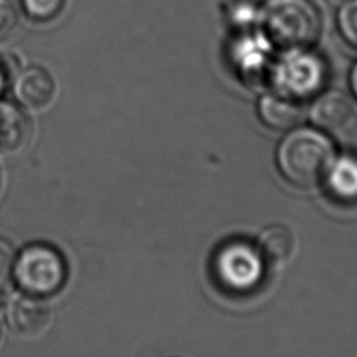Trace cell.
<instances>
[{
    "mask_svg": "<svg viewBox=\"0 0 357 357\" xmlns=\"http://www.w3.org/2000/svg\"><path fill=\"white\" fill-rule=\"evenodd\" d=\"M335 160L332 141L312 128H297L280 142L276 162L282 176L297 187H312L324 180Z\"/></svg>",
    "mask_w": 357,
    "mask_h": 357,
    "instance_id": "obj_1",
    "label": "cell"
},
{
    "mask_svg": "<svg viewBox=\"0 0 357 357\" xmlns=\"http://www.w3.org/2000/svg\"><path fill=\"white\" fill-rule=\"evenodd\" d=\"M261 22L268 36L282 47L312 45L321 33V14L311 0H266L261 6Z\"/></svg>",
    "mask_w": 357,
    "mask_h": 357,
    "instance_id": "obj_2",
    "label": "cell"
},
{
    "mask_svg": "<svg viewBox=\"0 0 357 357\" xmlns=\"http://www.w3.org/2000/svg\"><path fill=\"white\" fill-rule=\"evenodd\" d=\"M66 278V261L49 244H29L14 258L11 279L24 294L46 298L63 287Z\"/></svg>",
    "mask_w": 357,
    "mask_h": 357,
    "instance_id": "obj_3",
    "label": "cell"
},
{
    "mask_svg": "<svg viewBox=\"0 0 357 357\" xmlns=\"http://www.w3.org/2000/svg\"><path fill=\"white\" fill-rule=\"evenodd\" d=\"M264 258L258 248L234 241L226 244L216 255L215 272L220 283L233 291H247L262 276Z\"/></svg>",
    "mask_w": 357,
    "mask_h": 357,
    "instance_id": "obj_4",
    "label": "cell"
},
{
    "mask_svg": "<svg viewBox=\"0 0 357 357\" xmlns=\"http://www.w3.org/2000/svg\"><path fill=\"white\" fill-rule=\"evenodd\" d=\"M289 52L278 66L279 88L304 98L317 88L322 77L321 60L307 47L287 49Z\"/></svg>",
    "mask_w": 357,
    "mask_h": 357,
    "instance_id": "obj_5",
    "label": "cell"
},
{
    "mask_svg": "<svg viewBox=\"0 0 357 357\" xmlns=\"http://www.w3.org/2000/svg\"><path fill=\"white\" fill-rule=\"evenodd\" d=\"M8 329L18 337H36L50 325L52 310L40 297L20 294L11 297L6 310Z\"/></svg>",
    "mask_w": 357,
    "mask_h": 357,
    "instance_id": "obj_6",
    "label": "cell"
},
{
    "mask_svg": "<svg viewBox=\"0 0 357 357\" xmlns=\"http://www.w3.org/2000/svg\"><path fill=\"white\" fill-rule=\"evenodd\" d=\"M304 98L280 88L266 93L259 102L262 121L279 131L294 128L304 119Z\"/></svg>",
    "mask_w": 357,
    "mask_h": 357,
    "instance_id": "obj_7",
    "label": "cell"
},
{
    "mask_svg": "<svg viewBox=\"0 0 357 357\" xmlns=\"http://www.w3.org/2000/svg\"><path fill=\"white\" fill-rule=\"evenodd\" d=\"M351 99L339 89H331L319 95L310 109L311 121L325 131H340L354 117Z\"/></svg>",
    "mask_w": 357,
    "mask_h": 357,
    "instance_id": "obj_8",
    "label": "cell"
},
{
    "mask_svg": "<svg viewBox=\"0 0 357 357\" xmlns=\"http://www.w3.org/2000/svg\"><path fill=\"white\" fill-rule=\"evenodd\" d=\"M14 95L17 100L29 110L47 107L56 95L53 77L42 67H28L15 79Z\"/></svg>",
    "mask_w": 357,
    "mask_h": 357,
    "instance_id": "obj_9",
    "label": "cell"
},
{
    "mask_svg": "<svg viewBox=\"0 0 357 357\" xmlns=\"http://www.w3.org/2000/svg\"><path fill=\"white\" fill-rule=\"evenodd\" d=\"M326 183L331 194L343 202L357 201V159L344 156L335 159L328 174Z\"/></svg>",
    "mask_w": 357,
    "mask_h": 357,
    "instance_id": "obj_10",
    "label": "cell"
},
{
    "mask_svg": "<svg viewBox=\"0 0 357 357\" xmlns=\"http://www.w3.org/2000/svg\"><path fill=\"white\" fill-rule=\"evenodd\" d=\"M257 248L265 261L279 265L290 258L294 250V237L287 227L272 225L259 234Z\"/></svg>",
    "mask_w": 357,
    "mask_h": 357,
    "instance_id": "obj_11",
    "label": "cell"
},
{
    "mask_svg": "<svg viewBox=\"0 0 357 357\" xmlns=\"http://www.w3.org/2000/svg\"><path fill=\"white\" fill-rule=\"evenodd\" d=\"M20 8L36 22H47L59 17L66 0H18Z\"/></svg>",
    "mask_w": 357,
    "mask_h": 357,
    "instance_id": "obj_12",
    "label": "cell"
},
{
    "mask_svg": "<svg viewBox=\"0 0 357 357\" xmlns=\"http://www.w3.org/2000/svg\"><path fill=\"white\" fill-rule=\"evenodd\" d=\"M337 26L346 42L357 49V0H346L340 4Z\"/></svg>",
    "mask_w": 357,
    "mask_h": 357,
    "instance_id": "obj_13",
    "label": "cell"
},
{
    "mask_svg": "<svg viewBox=\"0 0 357 357\" xmlns=\"http://www.w3.org/2000/svg\"><path fill=\"white\" fill-rule=\"evenodd\" d=\"M20 20V3L17 0H0V38L11 33Z\"/></svg>",
    "mask_w": 357,
    "mask_h": 357,
    "instance_id": "obj_14",
    "label": "cell"
},
{
    "mask_svg": "<svg viewBox=\"0 0 357 357\" xmlns=\"http://www.w3.org/2000/svg\"><path fill=\"white\" fill-rule=\"evenodd\" d=\"M14 258H15V254L10 243L0 238V290L11 279Z\"/></svg>",
    "mask_w": 357,
    "mask_h": 357,
    "instance_id": "obj_15",
    "label": "cell"
},
{
    "mask_svg": "<svg viewBox=\"0 0 357 357\" xmlns=\"http://www.w3.org/2000/svg\"><path fill=\"white\" fill-rule=\"evenodd\" d=\"M350 84H351V88H353V92L357 98V63L354 64L353 67V71H351V77H350Z\"/></svg>",
    "mask_w": 357,
    "mask_h": 357,
    "instance_id": "obj_16",
    "label": "cell"
},
{
    "mask_svg": "<svg viewBox=\"0 0 357 357\" xmlns=\"http://www.w3.org/2000/svg\"><path fill=\"white\" fill-rule=\"evenodd\" d=\"M328 3H331V4H337V6H340V4H343L346 0H326Z\"/></svg>",
    "mask_w": 357,
    "mask_h": 357,
    "instance_id": "obj_17",
    "label": "cell"
}]
</instances>
